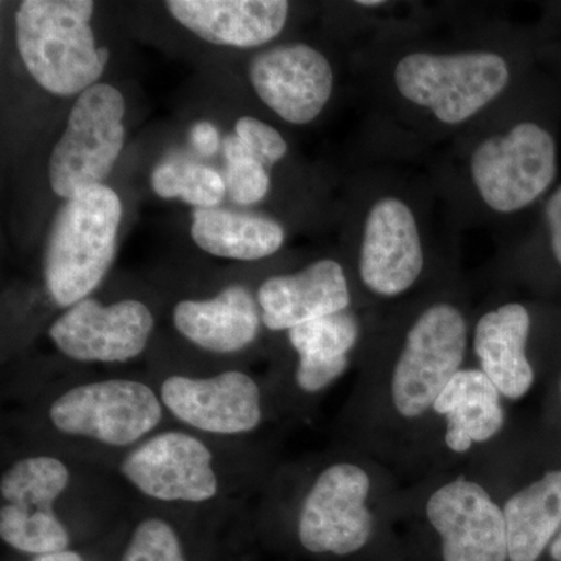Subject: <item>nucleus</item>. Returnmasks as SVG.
<instances>
[{
    "mask_svg": "<svg viewBox=\"0 0 561 561\" xmlns=\"http://www.w3.org/2000/svg\"><path fill=\"white\" fill-rule=\"evenodd\" d=\"M427 519L442 538L443 561H507V523L489 491L457 478L431 494Z\"/></svg>",
    "mask_w": 561,
    "mask_h": 561,
    "instance_id": "ddd939ff",
    "label": "nucleus"
},
{
    "mask_svg": "<svg viewBox=\"0 0 561 561\" xmlns=\"http://www.w3.org/2000/svg\"><path fill=\"white\" fill-rule=\"evenodd\" d=\"M298 356L295 382L305 393H320L348 368L350 351L359 339L353 313L339 312L287 331Z\"/></svg>",
    "mask_w": 561,
    "mask_h": 561,
    "instance_id": "412c9836",
    "label": "nucleus"
},
{
    "mask_svg": "<svg viewBox=\"0 0 561 561\" xmlns=\"http://www.w3.org/2000/svg\"><path fill=\"white\" fill-rule=\"evenodd\" d=\"M393 79L405 101L430 110L442 124L459 125L507 88L511 68L489 50L413 51L397 62Z\"/></svg>",
    "mask_w": 561,
    "mask_h": 561,
    "instance_id": "423d86ee",
    "label": "nucleus"
},
{
    "mask_svg": "<svg viewBox=\"0 0 561 561\" xmlns=\"http://www.w3.org/2000/svg\"><path fill=\"white\" fill-rule=\"evenodd\" d=\"M467 321L448 302L421 313L405 337L391 378V401L404 419H419L460 371L467 351Z\"/></svg>",
    "mask_w": 561,
    "mask_h": 561,
    "instance_id": "9d476101",
    "label": "nucleus"
},
{
    "mask_svg": "<svg viewBox=\"0 0 561 561\" xmlns=\"http://www.w3.org/2000/svg\"><path fill=\"white\" fill-rule=\"evenodd\" d=\"M146 302H105L88 297L70 306L51 323L49 337L66 359L77 364L121 365L138 359L154 331Z\"/></svg>",
    "mask_w": 561,
    "mask_h": 561,
    "instance_id": "f8f14e48",
    "label": "nucleus"
},
{
    "mask_svg": "<svg viewBox=\"0 0 561 561\" xmlns=\"http://www.w3.org/2000/svg\"><path fill=\"white\" fill-rule=\"evenodd\" d=\"M153 383L169 420L205 437L238 440L264 423V394L245 370L171 373Z\"/></svg>",
    "mask_w": 561,
    "mask_h": 561,
    "instance_id": "6e6552de",
    "label": "nucleus"
},
{
    "mask_svg": "<svg viewBox=\"0 0 561 561\" xmlns=\"http://www.w3.org/2000/svg\"><path fill=\"white\" fill-rule=\"evenodd\" d=\"M121 220L119 195L105 184L66 201L44 254V280L55 305L69 309L101 286L116 254Z\"/></svg>",
    "mask_w": 561,
    "mask_h": 561,
    "instance_id": "20e7f679",
    "label": "nucleus"
},
{
    "mask_svg": "<svg viewBox=\"0 0 561 561\" xmlns=\"http://www.w3.org/2000/svg\"><path fill=\"white\" fill-rule=\"evenodd\" d=\"M500 390L482 370H460L434 402V411L446 416V446L467 453L474 443L500 434L504 411Z\"/></svg>",
    "mask_w": 561,
    "mask_h": 561,
    "instance_id": "aec40b11",
    "label": "nucleus"
},
{
    "mask_svg": "<svg viewBox=\"0 0 561 561\" xmlns=\"http://www.w3.org/2000/svg\"><path fill=\"white\" fill-rule=\"evenodd\" d=\"M191 140L194 149L205 157H213L220 146V136L217 128L210 122H197L192 128Z\"/></svg>",
    "mask_w": 561,
    "mask_h": 561,
    "instance_id": "c85d7f7f",
    "label": "nucleus"
},
{
    "mask_svg": "<svg viewBox=\"0 0 561 561\" xmlns=\"http://www.w3.org/2000/svg\"><path fill=\"white\" fill-rule=\"evenodd\" d=\"M119 561H191L183 530L169 513L149 512L133 524Z\"/></svg>",
    "mask_w": 561,
    "mask_h": 561,
    "instance_id": "b1692460",
    "label": "nucleus"
},
{
    "mask_svg": "<svg viewBox=\"0 0 561 561\" xmlns=\"http://www.w3.org/2000/svg\"><path fill=\"white\" fill-rule=\"evenodd\" d=\"M370 476L359 465L339 461L324 468L302 497L297 535L301 548L317 556L345 557L370 541Z\"/></svg>",
    "mask_w": 561,
    "mask_h": 561,
    "instance_id": "9b49d317",
    "label": "nucleus"
},
{
    "mask_svg": "<svg viewBox=\"0 0 561 561\" xmlns=\"http://www.w3.org/2000/svg\"><path fill=\"white\" fill-rule=\"evenodd\" d=\"M508 560L537 561L561 531V470L513 494L504 507Z\"/></svg>",
    "mask_w": 561,
    "mask_h": 561,
    "instance_id": "5701e85b",
    "label": "nucleus"
},
{
    "mask_svg": "<svg viewBox=\"0 0 561 561\" xmlns=\"http://www.w3.org/2000/svg\"><path fill=\"white\" fill-rule=\"evenodd\" d=\"M227 157V192L239 205L260 203L271 190V176L264 164L238 135L228 136L224 144Z\"/></svg>",
    "mask_w": 561,
    "mask_h": 561,
    "instance_id": "a878e982",
    "label": "nucleus"
},
{
    "mask_svg": "<svg viewBox=\"0 0 561 561\" xmlns=\"http://www.w3.org/2000/svg\"><path fill=\"white\" fill-rule=\"evenodd\" d=\"M530 313L519 302H508L479 319L474 353L481 370L502 397L522 400L534 386V368L527 359Z\"/></svg>",
    "mask_w": 561,
    "mask_h": 561,
    "instance_id": "6ab92c4d",
    "label": "nucleus"
},
{
    "mask_svg": "<svg viewBox=\"0 0 561 561\" xmlns=\"http://www.w3.org/2000/svg\"><path fill=\"white\" fill-rule=\"evenodd\" d=\"M151 187L161 198H181L201 208H214L227 194V184L213 169L201 164H162L151 175Z\"/></svg>",
    "mask_w": 561,
    "mask_h": 561,
    "instance_id": "393cba45",
    "label": "nucleus"
},
{
    "mask_svg": "<svg viewBox=\"0 0 561 561\" xmlns=\"http://www.w3.org/2000/svg\"><path fill=\"white\" fill-rule=\"evenodd\" d=\"M546 221H548L549 234H551V249L553 257L561 265V184L553 191L546 203Z\"/></svg>",
    "mask_w": 561,
    "mask_h": 561,
    "instance_id": "cd10ccee",
    "label": "nucleus"
},
{
    "mask_svg": "<svg viewBox=\"0 0 561 561\" xmlns=\"http://www.w3.org/2000/svg\"><path fill=\"white\" fill-rule=\"evenodd\" d=\"M423 267V243L411 206L397 197L376 202L362 238L359 272L365 286L381 297H397L411 289Z\"/></svg>",
    "mask_w": 561,
    "mask_h": 561,
    "instance_id": "2eb2a0df",
    "label": "nucleus"
},
{
    "mask_svg": "<svg viewBox=\"0 0 561 561\" xmlns=\"http://www.w3.org/2000/svg\"><path fill=\"white\" fill-rule=\"evenodd\" d=\"M172 321L195 348L214 356H234L260 337L262 317L257 298L245 286L232 284L213 298L176 302Z\"/></svg>",
    "mask_w": 561,
    "mask_h": 561,
    "instance_id": "f3484780",
    "label": "nucleus"
},
{
    "mask_svg": "<svg viewBox=\"0 0 561 561\" xmlns=\"http://www.w3.org/2000/svg\"><path fill=\"white\" fill-rule=\"evenodd\" d=\"M262 324L290 331L308 321L345 312L351 302L348 279L337 261L320 260L291 275L272 276L256 294Z\"/></svg>",
    "mask_w": 561,
    "mask_h": 561,
    "instance_id": "dca6fc26",
    "label": "nucleus"
},
{
    "mask_svg": "<svg viewBox=\"0 0 561 561\" xmlns=\"http://www.w3.org/2000/svg\"><path fill=\"white\" fill-rule=\"evenodd\" d=\"M191 234L206 253L236 261L272 256L286 238L278 221L268 217L216 208L195 209Z\"/></svg>",
    "mask_w": 561,
    "mask_h": 561,
    "instance_id": "4be33fe9",
    "label": "nucleus"
},
{
    "mask_svg": "<svg viewBox=\"0 0 561 561\" xmlns=\"http://www.w3.org/2000/svg\"><path fill=\"white\" fill-rule=\"evenodd\" d=\"M72 483V468L57 454L18 457L0 478V538L27 557L72 549V530L58 505Z\"/></svg>",
    "mask_w": 561,
    "mask_h": 561,
    "instance_id": "39448f33",
    "label": "nucleus"
},
{
    "mask_svg": "<svg viewBox=\"0 0 561 561\" xmlns=\"http://www.w3.org/2000/svg\"><path fill=\"white\" fill-rule=\"evenodd\" d=\"M165 7L202 39L239 49L271 43L289 16L284 0H171Z\"/></svg>",
    "mask_w": 561,
    "mask_h": 561,
    "instance_id": "a211bd4d",
    "label": "nucleus"
},
{
    "mask_svg": "<svg viewBox=\"0 0 561 561\" xmlns=\"http://www.w3.org/2000/svg\"><path fill=\"white\" fill-rule=\"evenodd\" d=\"M236 135L250 147L261 164L273 165L286 157V139L265 122L249 116L241 117L236 122Z\"/></svg>",
    "mask_w": 561,
    "mask_h": 561,
    "instance_id": "bb28decb",
    "label": "nucleus"
},
{
    "mask_svg": "<svg viewBox=\"0 0 561 561\" xmlns=\"http://www.w3.org/2000/svg\"><path fill=\"white\" fill-rule=\"evenodd\" d=\"M28 561H94L87 559L77 549H66V551L46 553V556L32 557Z\"/></svg>",
    "mask_w": 561,
    "mask_h": 561,
    "instance_id": "c756f323",
    "label": "nucleus"
},
{
    "mask_svg": "<svg viewBox=\"0 0 561 561\" xmlns=\"http://www.w3.org/2000/svg\"><path fill=\"white\" fill-rule=\"evenodd\" d=\"M250 80L261 101L294 125L317 119L334 88L331 62L302 43L273 47L254 58Z\"/></svg>",
    "mask_w": 561,
    "mask_h": 561,
    "instance_id": "4468645a",
    "label": "nucleus"
},
{
    "mask_svg": "<svg viewBox=\"0 0 561 561\" xmlns=\"http://www.w3.org/2000/svg\"><path fill=\"white\" fill-rule=\"evenodd\" d=\"M383 3L386 2H382V0H359V2H357V5L367 7V9H373V7H382Z\"/></svg>",
    "mask_w": 561,
    "mask_h": 561,
    "instance_id": "2f4dec72",
    "label": "nucleus"
},
{
    "mask_svg": "<svg viewBox=\"0 0 561 561\" xmlns=\"http://www.w3.org/2000/svg\"><path fill=\"white\" fill-rule=\"evenodd\" d=\"M124 95L111 84L81 92L50 154V186L58 197L69 201L110 175L124 149Z\"/></svg>",
    "mask_w": 561,
    "mask_h": 561,
    "instance_id": "0eeeda50",
    "label": "nucleus"
},
{
    "mask_svg": "<svg viewBox=\"0 0 561 561\" xmlns=\"http://www.w3.org/2000/svg\"><path fill=\"white\" fill-rule=\"evenodd\" d=\"M90 0H24L16 11V44L39 87L55 95L81 94L101 79L110 54L98 47Z\"/></svg>",
    "mask_w": 561,
    "mask_h": 561,
    "instance_id": "7ed1b4c3",
    "label": "nucleus"
},
{
    "mask_svg": "<svg viewBox=\"0 0 561 561\" xmlns=\"http://www.w3.org/2000/svg\"><path fill=\"white\" fill-rule=\"evenodd\" d=\"M557 168L556 139L535 122H519L504 135L482 140L470 161L476 190L500 214L537 202L552 186Z\"/></svg>",
    "mask_w": 561,
    "mask_h": 561,
    "instance_id": "1a4fd4ad",
    "label": "nucleus"
},
{
    "mask_svg": "<svg viewBox=\"0 0 561 561\" xmlns=\"http://www.w3.org/2000/svg\"><path fill=\"white\" fill-rule=\"evenodd\" d=\"M551 556L556 561H561V531L557 535L556 540L552 541Z\"/></svg>",
    "mask_w": 561,
    "mask_h": 561,
    "instance_id": "7c9ffc66",
    "label": "nucleus"
},
{
    "mask_svg": "<svg viewBox=\"0 0 561 561\" xmlns=\"http://www.w3.org/2000/svg\"><path fill=\"white\" fill-rule=\"evenodd\" d=\"M221 443L184 427H164L122 454L116 470L144 500L160 507H210L231 491Z\"/></svg>",
    "mask_w": 561,
    "mask_h": 561,
    "instance_id": "f03ea898",
    "label": "nucleus"
},
{
    "mask_svg": "<svg viewBox=\"0 0 561 561\" xmlns=\"http://www.w3.org/2000/svg\"><path fill=\"white\" fill-rule=\"evenodd\" d=\"M38 416L51 437L117 456L164 430L169 420L153 382L119 376L55 390Z\"/></svg>",
    "mask_w": 561,
    "mask_h": 561,
    "instance_id": "f257e3e1",
    "label": "nucleus"
}]
</instances>
